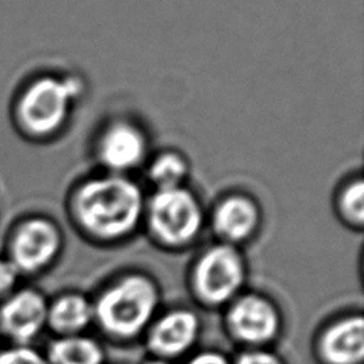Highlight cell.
Instances as JSON below:
<instances>
[{
    "label": "cell",
    "mask_w": 364,
    "mask_h": 364,
    "mask_svg": "<svg viewBox=\"0 0 364 364\" xmlns=\"http://www.w3.org/2000/svg\"><path fill=\"white\" fill-rule=\"evenodd\" d=\"M216 232L226 240L242 242L247 239L259 223V212L253 202L243 196L223 200L213 218Z\"/></svg>",
    "instance_id": "cell-13"
},
{
    "label": "cell",
    "mask_w": 364,
    "mask_h": 364,
    "mask_svg": "<svg viewBox=\"0 0 364 364\" xmlns=\"http://www.w3.org/2000/svg\"><path fill=\"white\" fill-rule=\"evenodd\" d=\"M364 191L363 182L355 181V183L348 185L340 199L343 215L351 222L361 223L364 215Z\"/></svg>",
    "instance_id": "cell-17"
},
{
    "label": "cell",
    "mask_w": 364,
    "mask_h": 364,
    "mask_svg": "<svg viewBox=\"0 0 364 364\" xmlns=\"http://www.w3.org/2000/svg\"><path fill=\"white\" fill-rule=\"evenodd\" d=\"M3 346V340H1V337H0V347Z\"/></svg>",
    "instance_id": "cell-22"
},
{
    "label": "cell",
    "mask_w": 364,
    "mask_h": 364,
    "mask_svg": "<svg viewBox=\"0 0 364 364\" xmlns=\"http://www.w3.org/2000/svg\"><path fill=\"white\" fill-rule=\"evenodd\" d=\"M145 364H169L168 361H165V360H152V361H148V363H145Z\"/></svg>",
    "instance_id": "cell-21"
},
{
    "label": "cell",
    "mask_w": 364,
    "mask_h": 364,
    "mask_svg": "<svg viewBox=\"0 0 364 364\" xmlns=\"http://www.w3.org/2000/svg\"><path fill=\"white\" fill-rule=\"evenodd\" d=\"M245 280V264L239 252L230 245H218L206 250L193 270L196 294L209 304L230 300Z\"/></svg>",
    "instance_id": "cell-7"
},
{
    "label": "cell",
    "mask_w": 364,
    "mask_h": 364,
    "mask_svg": "<svg viewBox=\"0 0 364 364\" xmlns=\"http://www.w3.org/2000/svg\"><path fill=\"white\" fill-rule=\"evenodd\" d=\"M0 364H48L44 353L33 346L3 344L0 347Z\"/></svg>",
    "instance_id": "cell-16"
},
{
    "label": "cell",
    "mask_w": 364,
    "mask_h": 364,
    "mask_svg": "<svg viewBox=\"0 0 364 364\" xmlns=\"http://www.w3.org/2000/svg\"><path fill=\"white\" fill-rule=\"evenodd\" d=\"M48 364H101L104 353L90 337L74 334L55 337L46 348Z\"/></svg>",
    "instance_id": "cell-14"
},
{
    "label": "cell",
    "mask_w": 364,
    "mask_h": 364,
    "mask_svg": "<svg viewBox=\"0 0 364 364\" xmlns=\"http://www.w3.org/2000/svg\"><path fill=\"white\" fill-rule=\"evenodd\" d=\"M63 246L58 226L43 215H24L7 229L1 255L23 279L43 274L57 260Z\"/></svg>",
    "instance_id": "cell-4"
},
{
    "label": "cell",
    "mask_w": 364,
    "mask_h": 364,
    "mask_svg": "<svg viewBox=\"0 0 364 364\" xmlns=\"http://www.w3.org/2000/svg\"><path fill=\"white\" fill-rule=\"evenodd\" d=\"M148 216L155 236L168 245H183L192 240L202 225L199 203L181 186L159 189L151 199Z\"/></svg>",
    "instance_id": "cell-5"
},
{
    "label": "cell",
    "mask_w": 364,
    "mask_h": 364,
    "mask_svg": "<svg viewBox=\"0 0 364 364\" xmlns=\"http://www.w3.org/2000/svg\"><path fill=\"white\" fill-rule=\"evenodd\" d=\"M145 148V138L138 128L117 122L104 132L100 141V158L107 166L125 171L136 166L144 159Z\"/></svg>",
    "instance_id": "cell-10"
},
{
    "label": "cell",
    "mask_w": 364,
    "mask_h": 364,
    "mask_svg": "<svg viewBox=\"0 0 364 364\" xmlns=\"http://www.w3.org/2000/svg\"><path fill=\"white\" fill-rule=\"evenodd\" d=\"M80 92L78 78L51 74L33 77L16 91L10 102V121L26 139H48L64 127L71 102Z\"/></svg>",
    "instance_id": "cell-2"
},
{
    "label": "cell",
    "mask_w": 364,
    "mask_h": 364,
    "mask_svg": "<svg viewBox=\"0 0 364 364\" xmlns=\"http://www.w3.org/2000/svg\"><path fill=\"white\" fill-rule=\"evenodd\" d=\"M73 212L81 228L94 236L118 239L138 223L142 195L122 176L97 178L80 186L73 198Z\"/></svg>",
    "instance_id": "cell-1"
},
{
    "label": "cell",
    "mask_w": 364,
    "mask_h": 364,
    "mask_svg": "<svg viewBox=\"0 0 364 364\" xmlns=\"http://www.w3.org/2000/svg\"><path fill=\"white\" fill-rule=\"evenodd\" d=\"M186 364H230L220 353L206 351L192 357Z\"/></svg>",
    "instance_id": "cell-20"
},
{
    "label": "cell",
    "mask_w": 364,
    "mask_h": 364,
    "mask_svg": "<svg viewBox=\"0 0 364 364\" xmlns=\"http://www.w3.org/2000/svg\"><path fill=\"white\" fill-rule=\"evenodd\" d=\"M321 354L330 364H360L364 357V321L353 316L334 323L321 338Z\"/></svg>",
    "instance_id": "cell-11"
},
{
    "label": "cell",
    "mask_w": 364,
    "mask_h": 364,
    "mask_svg": "<svg viewBox=\"0 0 364 364\" xmlns=\"http://www.w3.org/2000/svg\"><path fill=\"white\" fill-rule=\"evenodd\" d=\"M199 321L189 310H173L162 316L149 330L148 346L159 357H178L192 347Z\"/></svg>",
    "instance_id": "cell-9"
},
{
    "label": "cell",
    "mask_w": 364,
    "mask_h": 364,
    "mask_svg": "<svg viewBox=\"0 0 364 364\" xmlns=\"http://www.w3.org/2000/svg\"><path fill=\"white\" fill-rule=\"evenodd\" d=\"M46 294L30 284H20L0 301V337L3 344L33 346L47 328Z\"/></svg>",
    "instance_id": "cell-6"
},
{
    "label": "cell",
    "mask_w": 364,
    "mask_h": 364,
    "mask_svg": "<svg viewBox=\"0 0 364 364\" xmlns=\"http://www.w3.org/2000/svg\"><path fill=\"white\" fill-rule=\"evenodd\" d=\"M159 301L156 286L142 274H129L105 289L94 306V318L108 334L132 337L146 327Z\"/></svg>",
    "instance_id": "cell-3"
},
{
    "label": "cell",
    "mask_w": 364,
    "mask_h": 364,
    "mask_svg": "<svg viewBox=\"0 0 364 364\" xmlns=\"http://www.w3.org/2000/svg\"><path fill=\"white\" fill-rule=\"evenodd\" d=\"M94 318V306L78 293H63L47 304V328L57 337L80 334Z\"/></svg>",
    "instance_id": "cell-12"
},
{
    "label": "cell",
    "mask_w": 364,
    "mask_h": 364,
    "mask_svg": "<svg viewBox=\"0 0 364 364\" xmlns=\"http://www.w3.org/2000/svg\"><path fill=\"white\" fill-rule=\"evenodd\" d=\"M21 277L9 260L0 253V301L21 284Z\"/></svg>",
    "instance_id": "cell-18"
},
{
    "label": "cell",
    "mask_w": 364,
    "mask_h": 364,
    "mask_svg": "<svg viewBox=\"0 0 364 364\" xmlns=\"http://www.w3.org/2000/svg\"><path fill=\"white\" fill-rule=\"evenodd\" d=\"M230 334L246 344H264L277 334L280 318L276 307L264 297L243 296L232 303L226 314Z\"/></svg>",
    "instance_id": "cell-8"
},
{
    "label": "cell",
    "mask_w": 364,
    "mask_h": 364,
    "mask_svg": "<svg viewBox=\"0 0 364 364\" xmlns=\"http://www.w3.org/2000/svg\"><path fill=\"white\" fill-rule=\"evenodd\" d=\"M236 364H283V363L280 361L279 357H276L272 353L255 350V351L243 353L237 358Z\"/></svg>",
    "instance_id": "cell-19"
},
{
    "label": "cell",
    "mask_w": 364,
    "mask_h": 364,
    "mask_svg": "<svg viewBox=\"0 0 364 364\" xmlns=\"http://www.w3.org/2000/svg\"><path fill=\"white\" fill-rule=\"evenodd\" d=\"M186 175V165L179 155L165 154L156 158L152 164L149 176L159 189L179 188V183Z\"/></svg>",
    "instance_id": "cell-15"
}]
</instances>
